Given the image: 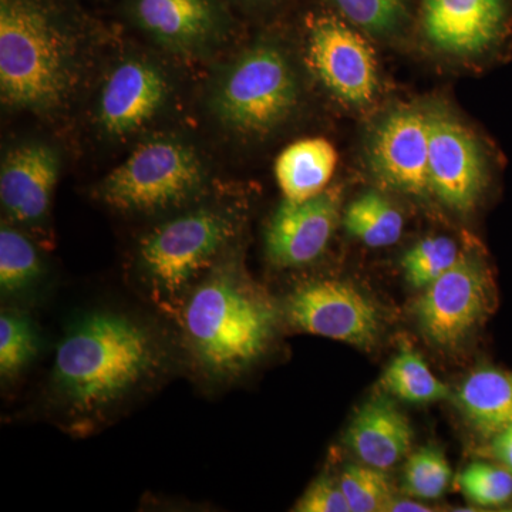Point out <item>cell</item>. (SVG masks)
Masks as SVG:
<instances>
[{
	"label": "cell",
	"instance_id": "52a82bcc",
	"mask_svg": "<svg viewBox=\"0 0 512 512\" xmlns=\"http://www.w3.org/2000/svg\"><path fill=\"white\" fill-rule=\"evenodd\" d=\"M491 278L477 256L461 254L414 305L421 332L440 348L453 349L480 325L491 305Z\"/></svg>",
	"mask_w": 512,
	"mask_h": 512
},
{
	"label": "cell",
	"instance_id": "ffe728a7",
	"mask_svg": "<svg viewBox=\"0 0 512 512\" xmlns=\"http://www.w3.org/2000/svg\"><path fill=\"white\" fill-rule=\"evenodd\" d=\"M343 225L353 238L370 248L396 244L403 234L402 212L377 191H367L350 202L343 214Z\"/></svg>",
	"mask_w": 512,
	"mask_h": 512
},
{
	"label": "cell",
	"instance_id": "30bf717a",
	"mask_svg": "<svg viewBox=\"0 0 512 512\" xmlns=\"http://www.w3.org/2000/svg\"><path fill=\"white\" fill-rule=\"evenodd\" d=\"M286 315L303 332L360 349H372L380 335L375 305L346 282L316 281L301 286L288 299Z\"/></svg>",
	"mask_w": 512,
	"mask_h": 512
},
{
	"label": "cell",
	"instance_id": "8992f818",
	"mask_svg": "<svg viewBox=\"0 0 512 512\" xmlns=\"http://www.w3.org/2000/svg\"><path fill=\"white\" fill-rule=\"evenodd\" d=\"M204 183L194 148L175 138H151L104 177L97 197L116 211L154 214L190 201Z\"/></svg>",
	"mask_w": 512,
	"mask_h": 512
},
{
	"label": "cell",
	"instance_id": "484cf974",
	"mask_svg": "<svg viewBox=\"0 0 512 512\" xmlns=\"http://www.w3.org/2000/svg\"><path fill=\"white\" fill-rule=\"evenodd\" d=\"M339 485L352 512H386L396 498L383 470L367 464L346 467Z\"/></svg>",
	"mask_w": 512,
	"mask_h": 512
},
{
	"label": "cell",
	"instance_id": "5bb4252c",
	"mask_svg": "<svg viewBox=\"0 0 512 512\" xmlns=\"http://www.w3.org/2000/svg\"><path fill=\"white\" fill-rule=\"evenodd\" d=\"M508 0H423L421 26L431 46L453 56L484 53L503 36Z\"/></svg>",
	"mask_w": 512,
	"mask_h": 512
},
{
	"label": "cell",
	"instance_id": "ac0fdd59",
	"mask_svg": "<svg viewBox=\"0 0 512 512\" xmlns=\"http://www.w3.org/2000/svg\"><path fill=\"white\" fill-rule=\"evenodd\" d=\"M456 403L471 429L493 439L512 426V372L481 367L461 384Z\"/></svg>",
	"mask_w": 512,
	"mask_h": 512
},
{
	"label": "cell",
	"instance_id": "e0dca14e",
	"mask_svg": "<svg viewBox=\"0 0 512 512\" xmlns=\"http://www.w3.org/2000/svg\"><path fill=\"white\" fill-rule=\"evenodd\" d=\"M413 436L406 414L387 397H376L356 413L346 440L363 464L386 471L409 454Z\"/></svg>",
	"mask_w": 512,
	"mask_h": 512
},
{
	"label": "cell",
	"instance_id": "f1b7e54d",
	"mask_svg": "<svg viewBox=\"0 0 512 512\" xmlns=\"http://www.w3.org/2000/svg\"><path fill=\"white\" fill-rule=\"evenodd\" d=\"M301 512H352L339 484L322 477L315 481L296 504Z\"/></svg>",
	"mask_w": 512,
	"mask_h": 512
},
{
	"label": "cell",
	"instance_id": "cb8c5ba5",
	"mask_svg": "<svg viewBox=\"0 0 512 512\" xmlns=\"http://www.w3.org/2000/svg\"><path fill=\"white\" fill-rule=\"evenodd\" d=\"M456 242L447 237H427L414 244L402 258L407 282L414 288H427L460 259Z\"/></svg>",
	"mask_w": 512,
	"mask_h": 512
},
{
	"label": "cell",
	"instance_id": "4316f807",
	"mask_svg": "<svg viewBox=\"0 0 512 512\" xmlns=\"http://www.w3.org/2000/svg\"><path fill=\"white\" fill-rule=\"evenodd\" d=\"M340 12L369 35L392 36L402 28L409 0H333Z\"/></svg>",
	"mask_w": 512,
	"mask_h": 512
},
{
	"label": "cell",
	"instance_id": "9c48e42d",
	"mask_svg": "<svg viewBox=\"0 0 512 512\" xmlns=\"http://www.w3.org/2000/svg\"><path fill=\"white\" fill-rule=\"evenodd\" d=\"M430 109L400 107L373 128L367 163L380 183L413 197L433 195L429 173Z\"/></svg>",
	"mask_w": 512,
	"mask_h": 512
},
{
	"label": "cell",
	"instance_id": "f546056e",
	"mask_svg": "<svg viewBox=\"0 0 512 512\" xmlns=\"http://www.w3.org/2000/svg\"><path fill=\"white\" fill-rule=\"evenodd\" d=\"M483 453L512 474V426L488 440Z\"/></svg>",
	"mask_w": 512,
	"mask_h": 512
},
{
	"label": "cell",
	"instance_id": "2e32d148",
	"mask_svg": "<svg viewBox=\"0 0 512 512\" xmlns=\"http://www.w3.org/2000/svg\"><path fill=\"white\" fill-rule=\"evenodd\" d=\"M133 15L144 32L174 52H198L220 30L211 0H133Z\"/></svg>",
	"mask_w": 512,
	"mask_h": 512
},
{
	"label": "cell",
	"instance_id": "6da1fadb",
	"mask_svg": "<svg viewBox=\"0 0 512 512\" xmlns=\"http://www.w3.org/2000/svg\"><path fill=\"white\" fill-rule=\"evenodd\" d=\"M163 352L138 320L97 311L76 320L57 346L52 384L74 413L100 414L160 372Z\"/></svg>",
	"mask_w": 512,
	"mask_h": 512
},
{
	"label": "cell",
	"instance_id": "7c38bea8",
	"mask_svg": "<svg viewBox=\"0 0 512 512\" xmlns=\"http://www.w3.org/2000/svg\"><path fill=\"white\" fill-rule=\"evenodd\" d=\"M168 94L167 76L156 63L136 57L123 60L101 87L97 104L99 126L109 136H130L156 119Z\"/></svg>",
	"mask_w": 512,
	"mask_h": 512
},
{
	"label": "cell",
	"instance_id": "4fadbf2b",
	"mask_svg": "<svg viewBox=\"0 0 512 512\" xmlns=\"http://www.w3.org/2000/svg\"><path fill=\"white\" fill-rule=\"evenodd\" d=\"M338 218V192L323 191L302 202L284 200L265 232L269 261L278 268H298L316 261L328 248Z\"/></svg>",
	"mask_w": 512,
	"mask_h": 512
},
{
	"label": "cell",
	"instance_id": "3957f363",
	"mask_svg": "<svg viewBox=\"0 0 512 512\" xmlns=\"http://www.w3.org/2000/svg\"><path fill=\"white\" fill-rule=\"evenodd\" d=\"M74 83L69 36L33 0H0V96L5 106L50 113Z\"/></svg>",
	"mask_w": 512,
	"mask_h": 512
},
{
	"label": "cell",
	"instance_id": "7402d4cb",
	"mask_svg": "<svg viewBox=\"0 0 512 512\" xmlns=\"http://www.w3.org/2000/svg\"><path fill=\"white\" fill-rule=\"evenodd\" d=\"M43 275L42 258L28 237L10 225L0 229V289L3 295L29 291Z\"/></svg>",
	"mask_w": 512,
	"mask_h": 512
},
{
	"label": "cell",
	"instance_id": "7a4b0ae2",
	"mask_svg": "<svg viewBox=\"0 0 512 512\" xmlns=\"http://www.w3.org/2000/svg\"><path fill=\"white\" fill-rule=\"evenodd\" d=\"M181 313L192 355L214 376L234 375L254 363L274 328V312L234 265L212 269L191 289Z\"/></svg>",
	"mask_w": 512,
	"mask_h": 512
},
{
	"label": "cell",
	"instance_id": "4dcf8cb0",
	"mask_svg": "<svg viewBox=\"0 0 512 512\" xmlns=\"http://www.w3.org/2000/svg\"><path fill=\"white\" fill-rule=\"evenodd\" d=\"M389 511L400 512V511H430V508L424 507L423 504L413 503V501L397 500L394 498L392 504H390Z\"/></svg>",
	"mask_w": 512,
	"mask_h": 512
},
{
	"label": "cell",
	"instance_id": "8fae6325",
	"mask_svg": "<svg viewBox=\"0 0 512 512\" xmlns=\"http://www.w3.org/2000/svg\"><path fill=\"white\" fill-rule=\"evenodd\" d=\"M431 192L450 210L476 207L485 187V158L476 138L453 114L430 107Z\"/></svg>",
	"mask_w": 512,
	"mask_h": 512
},
{
	"label": "cell",
	"instance_id": "44dd1931",
	"mask_svg": "<svg viewBox=\"0 0 512 512\" xmlns=\"http://www.w3.org/2000/svg\"><path fill=\"white\" fill-rule=\"evenodd\" d=\"M382 386L403 402L426 404L440 402L451 396L447 384L431 373L423 357L410 348H403L387 367Z\"/></svg>",
	"mask_w": 512,
	"mask_h": 512
},
{
	"label": "cell",
	"instance_id": "603a6c76",
	"mask_svg": "<svg viewBox=\"0 0 512 512\" xmlns=\"http://www.w3.org/2000/svg\"><path fill=\"white\" fill-rule=\"evenodd\" d=\"M39 333L25 313L3 311L0 315V375L15 379L35 360Z\"/></svg>",
	"mask_w": 512,
	"mask_h": 512
},
{
	"label": "cell",
	"instance_id": "d4e9b609",
	"mask_svg": "<svg viewBox=\"0 0 512 512\" xmlns=\"http://www.w3.org/2000/svg\"><path fill=\"white\" fill-rule=\"evenodd\" d=\"M451 480V467L443 451L423 447L407 460L403 474V491L419 500H437L446 493Z\"/></svg>",
	"mask_w": 512,
	"mask_h": 512
},
{
	"label": "cell",
	"instance_id": "d6986e66",
	"mask_svg": "<svg viewBox=\"0 0 512 512\" xmlns=\"http://www.w3.org/2000/svg\"><path fill=\"white\" fill-rule=\"evenodd\" d=\"M336 165L338 153L328 140L303 138L276 158V183L285 200L308 201L325 191Z\"/></svg>",
	"mask_w": 512,
	"mask_h": 512
},
{
	"label": "cell",
	"instance_id": "9a60e30c",
	"mask_svg": "<svg viewBox=\"0 0 512 512\" xmlns=\"http://www.w3.org/2000/svg\"><path fill=\"white\" fill-rule=\"evenodd\" d=\"M60 175L59 153L49 144H20L0 167V202L9 220L40 224L49 212Z\"/></svg>",
	"mask_w": 512,
	"mask_h": 512
},
{
	"label": "cell",
	"instance_id": "5b68a950",
	"mask_svg": "<svg viewBox=\"0 0 512 512\" xmlns=\"http://www.w3.org/2000/svg\"><path fill=\"white\" fill-rule=\"evenodd\" d=\"M299 82L279 46L258 43L225 67L212 90L211 107L225 127L241 134L269 133L291 117Z\"/></svg>",
	"mask_w": 512,
	"mask_h": 512
},
{
	"label": "cell",
	"instance_id": "83f0119b",
	"mask_svg": "<svg viewBox=\"0 0 512 512\" xmlns=\"http://www.w3.org/2000/svg\"><path fill=\"white\" fill-rule=\"evenodd\" d=\"M457 484L468 500L480 507H501L512 500V474L500 464H470Z\"/></svg>",
	"mask_w": 512,
	"mask_h": 512
},
{
	"label": "cell",
	"instance_id": "277c9868",
	"mask_svg": "<svg viewBox=\"0 0 512 512\" xmlns=\"http://www.w3.org/2000/svg\"><path fill=\"white\" fill-rule=\"evenodd\" d=\"M237 232L229 212L201 207L157 225L138 244V268L164 308L181 303ZM183 305V303H181Z\"/></svg>",
	"mask_w": 512,
	"mask_h": 512
},
{
	"label": "cell",
	"instance_id": "ba28073f",
	"mask_svg": "<svg viewBox=\"0 0 512 512\" xmlns=\"http://www.w3.org/2000/svg\"><path fill=\"white\" fill-rule=\"evenodd\" d=\"M313 73L333 97L356 109L369 106L379 92V67L372 47L342 20L322 16L308 35Z\"/></svg>",
	"mask_w": 512,
	"mask_h": 512
}]
</instances>
